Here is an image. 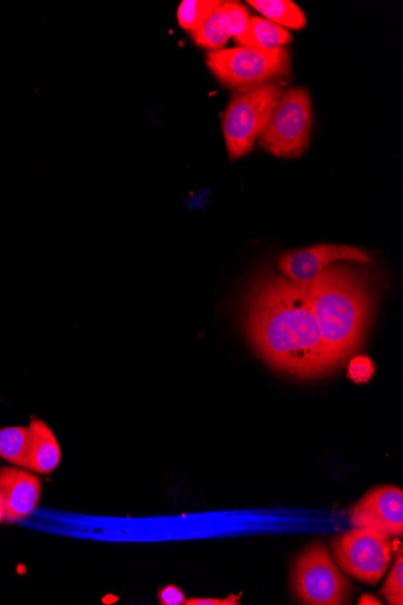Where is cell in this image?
<instances>
[{
    "label": "cell",
    "instance_id": "obj_15",
    "mask_svg": "<svg viewBox=\"0 0 403 605\" xmlns=\"http://www.w3.org/2000/svg\"><path fill=\"white\" fill-rule=\"evenodd\" d=\"M230 38L223 4L216 8L196 31L192 32V39L198 46L212 51L223 48Z\"/></svg>",
    "mask_w": 403,
    "mask_h": 605
},
{
    "label": "cell",
    "instance_id": "obj_10",
    "mask_svg": "<svg viewBox=\"0 0 403 605\" xmlns=\"http://www.w3.org/2000/svg\"><path fill=\"white\" fill-rule=\"evenodd\" d=\"M0 494L5 506V520L20 521L37 508L42 482L26 470L4 467L0 469Z\"/></svg>",
    "mask_w": 403,
    "mask_h": 605
},
{
    "label": "cell",
    "instance_id": "obj_22",
    "mask_svg": "<svg viewBox=\"0 0 403 605\" xmlns=\"http://www.w3.org/2000/svg\"><path fill=\"white\" fill-rule=\"evenodd\" d=\"M359 604H381V602L376 597L365 595L361 597Z\"/></svg>",
    "mask_w": 403,
    "mask_h": 605
},
{
    "label": "cell",
    "instance_id": "obj_13",
    "mask_svg": "<svg viewBox=\"0 0 403 605\" xmlns=\"http://www.w3.org/2000/svg\"><path fill=\"white\" fill-rule=\"evenodd\" d=\"M248 4L266 20L280 27L299 31L306 26L305 14L291 0H249Z\"/></svg>",
    "mask_w": 403,
    "mask_h": 605
},
{
    "label": "cell",
    "instance_id": "obj_3",
    "mask_svg": "<svg viewBox=\"0 0 403 605\" xmlns=\"http://www.w3.org/2000/svg\"><path fill=\"white\" fill-rule=\"evenodd\" d=\"M283 95L277 81L238 89L223 115V132L232 160L248 155Z\"/></svg>",
    "mask_w": 403,
    "mask_h": 605
},
{
    "label": "cell",
    "instance_id": "obj_4",
    "mask_svg": "<svg viewBox=\"0 0 403 605\" xmlns=\"http://www.w3.org/2000/svg\"><path fill=\"white\" fill-rule=\"evenodd\" d=\"M312 102L305 87L283 93L259 136V145L280 159L301 156L311 143Z\"/></svg>",
    "mask_w": 403,
    "mask_h": 605
},
{
    "label": "cell",
    "instance_id": "obj_11",
    "mask_svg": "<svg viewBox=\"0 0 403 605\" xmlns=\"http://www.w3.org/2000/svg\"><path fill=\"white\" fill-rule=\"evenodd\" d=\"M28 428L31 430V455H29L28 469L37 474H51L61 463L60 444L48 424L39 418H33Z\"/></svg>",
    "mask_w": 403,
    "mask_h": 605
},
{
    "label": "cell",
    "instance_id": "obj_14",
    "mask_svg": "<svg viewBox=\"0 0 403 605\" xmlns=\"http://www.w3.org/2000/svg\"><path fill=\"white\" fill-rule=\"evenodd\" d=\"M31 430L26 427L0 429V456L19 468L29 467Z\"/></svg>",
    "mask_w": 403,
    "mask_h": 605
},
{
    "label": "cell",
    "instance_id": "obj_16",
    "mask_svg": "<svg viewBox=\"0 0 403 605\" xmlns=\"http://www.w3.org/2000/svg\"><path fill=\"white\" fill-rule=\"evenodd\" d=\"M220 0H184L178 9V22L185 31L194 32L220 7Z\"/></svg>",
    "mask_w": 403,
    "mask_h": 605
},
{
    "label": "cell",
    "instance_id": "obj_21",
    "mask_svg": "<svg viewBox=\"0 0 403 605\" xmlns=\"http://www.w3.org/2000/svg\"><path fill=\"white\" fill-rule=\"evenodd\" d=\"M241 596L231 595L225 599L218 598H191L186 599L185 605H238Z\"/></svg>",
    "mask_w": 403,
    "mask_h": 605
},
{
    "label": "cell",
    "instance_id": "obj_19",
    "mask_svg": "<svg viewBox=\"0 0 403 605\" xmlns=\"http://www.w3.org/2000/svg\"><path fill=\"white\" fill-rule=\"evenodd\" d=\"M376 374L375 363L366 356H356L350 360L348 365V378L358 385L367 383Z\"/></svg>",
    "mask_w": 403,
    "mask_h": 605
},
{
    "label": "cell",
    "instance_id": "obj_9",
    "mask_svg": "<svg viewBox=\"0 0 403 605\" xmlns=\"http://www.w3.org/2000/svg\"><path fill=\"white\" fill-rule=\"evenodd\" d=\"M355 528L373 529L391 537L403 534V492L395 486L375 488L350 511Z\"/></svg>",
    "mask_w": 403,
    "mask_h": 605
},
{
    "label": "cell",
    "instance_id": "obj_2",
    "mask_svg": "<svg viewBox=\"0 0 403 605\" xmlns=\"http://www.w3.org/2000/svg\"><path fill=\"white\" fill-rule=\"evenodd\" d=\"M340 261L307 283V299L325 346L341 366L364 342L375 310L377 273Z\"/></svg>",
    "mask_w": 403,
    "mask_h": 605
},
{
    "label": "cell",
    "instance_id": "obj_23",
    "mask_svg": "<svg viewBox=\"0 0 403 605\" xmlns=\"http://www.w3.org/2000/svg\"><path fill=\"white\" fill-rule=\"evenodd\" d=\"M3 520H5V506L2 494H0V523H2Z\"/></svg>",
    "mask_w": 403,
    "mask_h": 605
},
{
    "label": "cell",
    "instance_id": "obj_17",
    "mask_svg": "<svg viewBox=\"0 0 403 605\" xmlns=\"http://www.w3.org/2000/svg\"><path fill=\"white\" fill-rule=\"evenodd\" d=\"M382 593L391 605L403 604V556L400 552L393 570L385 581Z\"/></svg>",
    "mask_w": 403,
    "mask_h": 605
},
{
    "label": "cell",
    "instance_id": "obj_20",
    "mask_svg": "<svg viewBox=\"0 0 403 605\" xmlns=\"http://www.w3.org/2000/svg\"><path fill=\"white\" fill-rule=\"evenodd\" d=\"M159 601L162 605H181L186 601L185 593L178 586L168 585L159 591Z\"/></svg>",
    "mask_w": 403,
    "mask_h": 605
},
{
    "label": "cell",
    "instance_id": "obj_6",
    "mask_svg": "<svg viewBox=\"0 0 403 605\" xmlns=\"http://www.w3.org/2000/svg\"><path fill=\"white\" fill-rule=\"evenodd\" d=\"M297 599L309 605L347 604L349 581L343 577L323 544L308 549L294 568Z\"/></svg>",
    "mask_w": 403,
    "mask_h": 605
},
{
    "label": "cell",
    "instance_id": "obj_5",
    "mask_svg": "<svg viewBox=\"0 0 403 605\" xmlns=\"http://www.w3.org/2000/svg\"><path fill=\"white\" fill-rule=\"evenodd\" d=\"M207 66L230 89L255 86L283 77L290 71L291 55L285 48L255 50L233 48L209 52Z\"/></svg>",
    "mask_w": 403,
    "mask_h": 605
},
{
    "label": "cell",
    "instance_id": "obj_1",
    "mask_svg": "<svg viewBox=\"0 0 403 605\" xmlns=\"http://www.w3.org/2000/svg\"><path fill=\"white\" fill-rule=\"evenodd\" d=\"M242 313L251 346L274 370L312 380L338 368L309 305L307 284L262 270L248 285Z\"/></svg>",
    "mask_w": 403,
    "mask_h": 605
},
{
    "label": "cell",
    "instance_id": "obj_12",
    "mask_svg": "<svg viewBox=\"0 0 403 605\" xmlns=\"http://www.w3.org/2000/svg\"><path fill=\"white\" fill-rule=\"evenodd\" d=\"M291 34L288 29L280 27L264 17H250L247 28L242 36L235 38L241 48L255 50H272L283 48L291 42Z\"/></svg>",
    "mask_w": 403,
    "mask_h": 605
},
{
    "label": "cell",
    "instance_id": "obj_18",
    "mask_svg": "<svg viewBox=\"0 0 403 605\" xmlns=\"http://www.w3.org/2000/svg\"><path fill=\"white\" fill-rule=\"evenodd\" d=\"M223 9L225 11L230 37L237 38L242 36L250 20L248 11L245 10L243 5L232 2H224Z\"/></svg>",
    "mask_w": 403,
    "mask_h": 605
},
{
    "label": "cell",
    "instance_id": "obj_7",
    "mask_svg": "<svg viewBox=\"0 0 403 605\" xmlns=\"http://www.w3.org/2000/svg\"><path fill=\"white\" fill-rule=\"evenodd\" d=\"M334 552L344 572L367 584H377L391 561L388 535L367 528H355L337 538Z\"/></svg>",
    "mask_w": 403,
    "mask_h": 605
},
{
    "label": "cell",
    "instance_id": "obj_8",
    "mask_svg": "<svg viewBox=\"0 0 403 605\" xmlns=\"http://www.w3.org/2000/svg\"><path fill=\"white\" fill-rule=\"evenodd\" d=\"M340 261L371 264L370 255L360 248L344 244H320L283 254L278 261V270L280 275L292 283L307 284L325 267Z\"/></svg>",
    "mask_w": 403,
    "mask_h": 605
}]
</instances>
